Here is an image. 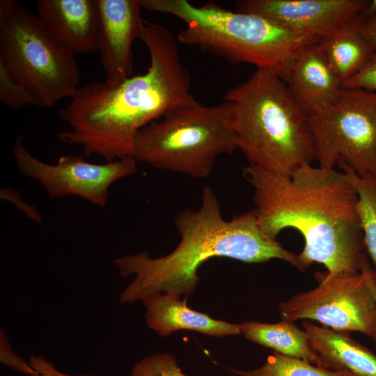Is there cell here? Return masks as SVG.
<instances>
[{
  "instance_id": "6da1fadb",
  "label": "cell",
  "mask_w": 376,
  "mask_h": 376,
  "mask_svg": "<svg viewBox=\"0 0 376 376\" xmlns=\"http://www.w3.org/2000/svg\"><path fill=\"white\" fill-rule=\"evenodd\" d=\"M140 40L150 54L146 73L118 83L93 81L79 87L57 112L70 126L58 132V139L81 146L86 157L97 155L110 162L133 156L139 130L173 109L198 103L190 93V75L180 61L173 33L144 20Z\"/></svg>"
},
{
  "instance_id": "7a4b0ae2",
  "label": "cell",
  "mask_w": 376,
  "mask_h": 376,
  "mask_svg": "<svg viewBox=\"0 0 376 376\" xmlns=\"http://www.w3.org/2000/svg\"><path fill=\"white\" fill-rule=\"evenodd\" d=\"M243 176L254 189L253 210L269 237L286 228L301 233L306 269L323 265L331 274L359 273L370 263L358 212V195L343 172L305 165L281 175L249 164Z\"/></svg>"
},
{
  "instance_id": "3957f363",
  "label": "cell",
  "mask_w": 376,
  "mask_h": 376,
  "mask_svg": "<svg viewBox=\"0 0 376 376\" xmlns=\"http://www.w3.org/2000/svg\"><path fill=\"white\" fill-rule=\"evenodd\" d=\"M174 224L180 241L169 254L152 258L143 251L113 260L122 276H134L120 293L121 303L143 301L159 293L187 298L198 282V268L214 257L246 263L279 259L305 271L298 254L262 231L253 210L225 219L209 186L203 188L199 208L180 211Z\"/></svg>"
},
{
  "instance_id": "277c9868",
  "label": "cell",
  "mask_w": 376,
  "mask_h": 376,
  "mask_svg": "<svg viewBox=\"0 0 376 376\" xmlns=\"http://www.w3.org/2000/svg\"><path fill=\"white\" fill-rule=\"evenodd\" d=\"M222 100L237 149L250 164L289 175L315 159L307 115L277 75L257 69Z\"/></svg>"
},
{
  "instance_id": "5b68a950",
  "label": "cell",
  "mask_w": 376,
  "mask_h": 376,
  "mask_svg": "<svg viewBox=\"0 0 376 376\" xmlns=\"http://www.w3.org/2000/svg\"><path fill=\"white\" fill-rule=\"evenodd\" d=\"M146 10L185 22L178 42L274 73L285 82L298 54L320 40L299 35L263 16L231 11L215 3L196 6L187 0H141Z\"/></svg>"
},
{
  "instance_id": "8992f818",
  "label": "cell",
  "mask_w": 376,
  "mask_h": 376,
  "mask_svg": "<svg viewBox=\"0 0 376 376\" xmlns=\"http://www.w3.org/2000/svg\"><path fill=\"white\" fill-rule=\"evenodd\" d=\"M81 78L75 54L20 2L0 1V101L18 109L71 98Z\"/></svg>"
},
{
  "instance_id": "52a82bcc",
  "label": "cell",
  "mask_w": 376,
  "mask_h": 376,
  "mask_svg": "<svg viewBox=\"0 0 376 376\" xmlns=\"http://www.w3.org/2000/svg\"><path fill=\"white\" fill-rule=\"evenodd\" d=\"M235 150L224 104L198 102L173 109L139 130L133 156L157 169L203 179L211 175L219 156Z\"/></svg>"
},
{
  "instance_id": "ba28073f",
  "label": "cell",
  "mask_w": 376,
  "mask_h": 376,
  "mask_svg": "<svg viewBox=\"0 0 376 376\" xmlns=\"http://www.w3.org/2000/svg\"><path fill=\"white\" fill-rule=\"evenodd\" d=\"M307 117L319 166L343 163L376 178V91L343 87L332 104Z\"/></svg>"
},
{
  "instance_id": "9c48e42d",
  "label": "cell",
  "mask_w": 376,
  "mask_h": 376,
  "mask_svg": "<svg viewBox=\"0 0 376 376\" xmlns=\"http://www.w3.org/2000/svg\"><path fill=\"white\" fill-rule=\"evenodd\" d=\"M370 265L359 273H318V285L279 304L283 320H311L338 331L370 337L375 299L369 281Z\"/></svg>"
},
{
  "instance_id": "30bf717a",
  "label": "cell",
  "mask_w": 376,
  "mask_h": 376,
  "mask_svg": "<svg viewBox=\"0 0 376 376\" xmlns=\"http://www.w3.org/2000/svg\"><path fill=\"white\" fill-rule=\"evenodd\" d=\"M13 153L20 172L38 181L50 197L75 196L100 207L107 205L112 184L137 171L138 162L132 155L95 164L81 155H68L55 164L45 163L26 149L21 136L15 139Z\"/></svg>"
},
{
  "instance_id": "8fae6325",
  "label": "cell",
  "mask_w": 376,
  "mask_h": 376,
  "mask_svg": "<svg viewBox=\"0 0 376 376\" xmlns=\"http://www.w3.org/2000/svg\"><path fill=\"white\" fill-rule=\"evenodd\" d=\"M366 0H242L235 11L267 17L299 35L321 40L359 16Z\"/></svg>"
},
{
  "instance_id": "7c38bea8",
  "label": "cell",
  "mask_w": 376,
  "mask_h": 376,
  "mask_svg": "<svg viewBox=\"0 0 376 376\" xmlns=\"http://www.w3.org/2000/svg\"><path fill=\"white\" fill-rule=\"evenodd\" d=\"M100 15L97 49L106 79L118 83L132 76V45L141 39L144 20L141 0H96Z\"/></svg>"
},
{
  "instance_id": "4fadbf2b",
  "label": "cell",
  "mask_w": 376,
  "mask_h": 376,
  "mask_svg": "<svg viewBox=\"0 0 376 376\" xmlns=\"http://www.w3.org/2000/svg\"><path fill=\"white\" fill-rule=\"evenodd\" d=\"M38 17L48 32L73 54L98 48L100 15L96 0H37Z\"/></svg>"
},
{
  "instance_id": "5bb4252c",
  "label": "cell",
  "mask_w": 376,
  "mask_h": 376,
  "mask_svg": "<svg viewBox=\"0 0 376 376\" xmlns=\"http://www.w3.org/2000/svg\"><path fill=\"white\" fill-rule=\"evenodd\" d=\"M318 42L306 47L298 54L285 81L295 100L307 116L332 104L343 88L342 82L327 61Z\"/></svg>"
},
{
  "instance_id": "9a60e30c",
  "label": "cell",
  "mask_w": 376,
  "mask_h": 376,
  "mask_svg": "<svg viewBox=\"0 0 376 376\" xmlns=\"http://www.w3.org/2000/svg\"><path fill=\"white\" fill-rule=\"evenodd\" d=\"M146 308V320L150 329L159 336H168L180 329H189L212 336L242 334V323L232 324L215 320L191 309L187 298L166 293L150 296L142 301Z\"/></svg>"
},
{
  "instance_id": "2e32d148",
  "label": "cell",
  "mask_w": 376,
  "mask_h": 376,
  "mask_svg": "<svg viewBox=\"0 0 376 376\" xmlns=\"http://www.w3.org/2000/svg\"><path fill=\"white\" fill-rule=\"evenodd\" d=\"M302 326L318 356L319 367L346 370L356 376H376V354L349 335L308 320Z\"/></svg>"
},
{
  "instance_id": "e0dca14e",
  "label": "cell",
  "mask_w": 376,
  "mask_h": 376,
  "mask_svg": "<svg viewBox=\"0 0 376 376\" xmlns=\"http://www.w3.org/2000/svg\"><path fill=\"white\" fill-rule=\"evenodd\" d=\"M363 17L361 15L340 31L318 42L342 84L363 67L374 52L360 31Z\"/></svg>"
},
{
  "instance_id": "ac0fdd59",
  "label": "cell",
  "mask_w": 376,
  "mask_h": 376,
  "mask_svg": "<svg viewBox=\"0 0 376 376\" xmlns=\"http://www.w3.org/2000/svg\"><path fill=\"white\" fill-rule=\"evenodd\" d=\"M294 322L285 320L271 324L244 322L242 334L248 340L274 352L319 366V358L311 345L308 334Z\"/></svg>"
},
{
  "instance_id": "d6986e66",
  "label": "cell",
  "mask_w": 376,
  "mask_h": 376,
  "mask_svg": "<svg viewBox=\"0 0 376 376\" xmlns=\"http://www.w3.org/2000/svg\"><path fill=\"white\" fill-rule=\"evenodd\" d=\"M338 166L357 193L358 212L366 251L376 267V178L359 176L343 163Z\"/></svg>"
},
{
  "instance_id": "ffe728a7",
  "label": "cell",
  "mask_w": 376,
  "mask_h": 376,
  "mask_svg": "<svg viewBox=\"0 0 376 376\" xmlns=\"http://www.w3.org/2000/svg\"><path fill=\"white\" fill-rule=\"evenodd\" d=\"M231 370L240 376H356L346 370L323 368L276 352L269 355L260 367L251 370Z\"/></svg>"
},
{
  "instance_id": "44dd1931",
  "label": "cell",
  "mask_w": 376,
  "mask_h": 376,
  "mask_svg": "<svg viewBox=\"0 0 376 376\" xmlns=\"http://www.w3.org/2000/svg\"><path fill=\"white\" fill-rule=\"evenodd\" d=\"M131 376H187L180 368L175 358L169 354H158L135 363Z\"/></svg>"
},
{
  "instance_id": "7402d4cb",
  "label": "cell",
  "mask_w": 376,
  "mask_h": 376,
  "mask_svg": "<svg viewBox=\"0 0 376 376\" xmlns=\"http://www.w3.org/2000/svg\"><path fill=\"white\" fill-rule=\"evenodd\" d=\"M343 87L376 91V50L370 55L363 67L343 83Z\"/></svg>"
},
{
  "instance_id": "603a6c76",
  "label": "cell",
  "mask_w": 376,
  "mask_h": 376,
  "mask_svg": "<svg viewBox=\"0 0 376 376\" xmlns=\"http://www.w3.org/2000/svg\"><path fill=\"white\" fill-rule=\"evenodd\" d=\"M0 361L12 370L29 376L37 373L29 363L25 362L13 351L2 329L0 332Z\"/></svg>"
},
{
  "instance_id": "cb8c5ba5",
  "label": "cell",
  "mask_w": 376,
  "mask_h": 376,
  "mask_svg": "<svg viewBox=\"0 0 376 376\" xmlns=\"http://www.w3.org/2000/svg\"><path fill=\"white\" fill-rule=\"evenodd\" d=\"M0 197L3 200L13 203L33 221L36 222L42 221L41 215L37 207L24 201L19 191L9 187H3L0 191Z\"/></svg>"
},
{
  "instance_id": "d4e9b609",
  "label": "cell",
  "mask_w": 376,
  "mask_h": 376,
  "mask_svg": "<svg viewBox=\"0 0 376 376\" xmlns=\"http://www.w3.org/2000/svg\"><path fill=\"white\" fill-rule=\"evenodd\" d=\"M29 364L37 372L31 376H94L91 375H71L57 370L55 366L41 355H32L29 357Z\"/></svg>"
},
{
  "instance_id": "484cf974",
  "label": "cell",
  "mask_w": 376,
  "mask_h": 376,
  "mask_svg": "<svg viewBox=\"0 0 376 376\" xmlns=\"http://www.w3.org/2000/svg\"><path fill=\"white\" fill-rule=\"evenodd\" d=\"M360 31L364 38L371 45L374 51L376 50V15L365 18L360 24Z\"/></svg>"
},
{
  "instance_id": "4316f807",
  "label": "cell",
  "mask_w": 376,
  "mask_h": 376,
  "mask_svg": "<svg viewBox=\"0 0 376 376\" xmlns=\"http://www.w3.org/2000/svg\"><path fill=\"white\" fill-rule=\"evenodd\" d=\"M369 281L375 299V309L370 337L376 343V273L372 268L369 272Z\"/></svg>"
},
{
  "instance_id": "83f0119b",
  "label": "cell",
  "mask_w": 376,
  "mask_h": 376,
  "mask_svg": "<svg viewBox=\"0 0 376 376\" xmlns=\"http://www.w3.org/2000/svg\"><path fill=\"white\" fill-rule=\"evenodd\" d=\"M375 15L376 0L368 1V3L362 13V16L365 18H368Z\"/></svg>"
}]
</instances>
